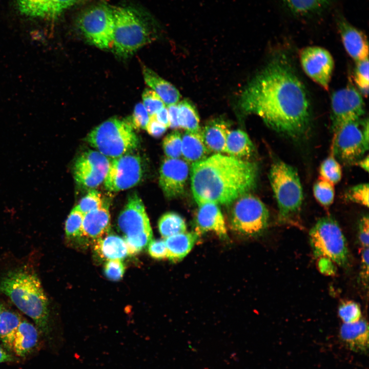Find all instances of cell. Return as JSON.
Returning a JSON list of instances; mask_svg holds the SVG:
<instances>
[{
  "label": "cell",
  "instance_id": "21",
  "mask_svg": "<svg viewBox=\"0 0 369 369\" xmlns=\"http://www.w3.org/2000/svg\"><path fill=\"white\" fill-rule=\"evenodd\" d=\"M228 124L221 118L209 121L201 130L204 143L210 152L225 153L226 140L229 131Z\"/></svg>",
  "mask_w": 369,
  "mask_h": 369
},
{
  "label": "cell",
  "instance_id": "25",
  "mask_svg": "<svg viewBox=\"0 0 369 369\" xmlns=\"http://www.w3.org/2000/svg\"><path fill=\"white\" fill-rule=\"evenodd\" d=\"M142 72L146 84L161 98L166 105L176 104L179 101L180 94L173 85L148 68L144 67Z\"/></svg>",
  "mask_w": 369,
  "mask_h": 369
},
{
  "label": "cell",
  "instance_id": "29",
  "mask_svg": "<svg viewBox=\"0 0 369 369\" xmlns=\"http://www.w3.org/2000/svg\"><path fill=\"white\" fill-rule=\"evenodd\" d=\"M288 10L298 17H308L326 8L333 0H282Z\"/></svg>",
  "mask_w": 369,
  "mask_h": 369
},
{
  "label": "cell",
  "instance_id": "33",
  "mask_svg": "<svg viewBox=\"0 0 369 369\" xmlns=\"http://www.w3.org/2000/svg\"><path fill=\"white\" fill-rule=\"evenodd\" d=\"M319 172L321 178L333 184L340 181L342 177V169L333 152L322 162Z\"/></svg>",
  "mask_w": 369,
  "mask_h": 369
},
{
  "label": "cell",
  "instance_id": "18",
  "mask_svg": "<svg viewBox=\"0 0 369 369\" xmlns=\"http://www.w3.org/2000/svg\"><path fill=\"white\" fill-rule=\"evenodd\" d=\"M79 0H16L20 12L29 16L55 19Z\"/></svg>",
  "mask_w": 369,
  "mask_h": 369
},
{
  "label": "cell",
  "instance_id": "2",
  "mask_svg": "<svg viewBox=\"0 0 369 369\" xmlns=\"http://www.w3.org/2000/svg\"><path fill=\"white\" fill-rule=\"evenodd\" d=\"M191 187L198 206L228 204L253 189L258 176L256 163L222 154H214L192 163Z\"/></svg>",
  "mask_w": 369,
  "mask_h": 369
},
{
  "label": "cell",
  "instance_id": "50",
  "mask_svg": "<svg viewBox=\"0 0 369 369\" xmlns=\"http://www.w3.org/2000/svg\"><path fill=\"white\" fill-rule=\"evenodd\" d=\"M368 156L361 158L355 164H357L360 168L366 172L368 171Z\"/></svg>",
  "mask_w": 369,
  "mask_h": 369
},
{
  "label": "cell",
  "instance_id": "23",
  "mask_svg": "<svg viewBox=\"0 0 369 369\" xmlns=\"http://www.w3.org/2000/svg\"><path fill=\"white\" fill-rule=\"evenodd\" d=\"M340 332L341 339L352 350L365 351L368 348V326L365 320L343 323Z\"/></svg>",
  "mask_w": 369,
  "mask_h": 369
},
{
  "label": "cell",
  "instance_id": "3",
  "mask_svg": "<svg viewBox=\"0 0 369 369\" xmlns=\"http://www.w3.org/2000/svg\"><path fill=\"white\" fill-rule=\"evenodd\" d=\"M0 293L30 317L40 332L48 333V299L34 273L23 269L8 272L0 278Z\"/></svg>",
  "mask_w": 369,
  "mask_h": 369
},
{
  "label": "cell",
  "instance_id": "36",
  "mask_svg": "<svg viewBox=\"0 0 369 369\" xmlns=\"http://www.w3.org/2000/svg\"><path fill=\"white\" fill-rule=\"evenodd\" d=\"M182 135L178 131H174L165 137L162 146L167 157L179 158L181 156Z\"/></svg>",
  "mask_w": 369,
  "mask_h": 369
},
{
  "label": "cell",
  "instance_id": "37",
  "mask_svg": "<svg viewBox=\"0 0 369 369\" xmlns=\"http://www.w3.org/2000/svg\"><path fill=\"white\" fill-rule=\"evenodd\" d=\"M354 79L361 94L367 97L368 93V58L356 62Z\"/></svg>",
  "mask_w": 369,
  "mask_h": 369
},
{
  "label": "cell",
  "instance_id": "48",
  "mask_svg": "<svg viewBox=\"0 0 369 369\" xmlns=\"http://www.w3.org/2000/svg\"><path fill=\"white\" fill-rule=\"evenodd\" d=\"M167 106L170 119V127L174 129L180 128L178 118V105L176 104Z\"/></svg>",
  "mask_w": 369,
  "mask_h": 369
},
{
  "label": "cell",
  "instance_id": "14",
  "mask_svg": "<svg viewBox=\"0 0 369 369\" xmlns=\"http://www.w3.org/2000/svg\"><path fill=\"white\" fill-rule=\"evenodd\" d=\"M300 60L306 74L327 90L334 67V61L329 51L319 46L306 47L300 51Z\"/></svg>",
  "mask_w": 369,
  "mask_h": 369
},
{
  "label": "cell",
  "instance_id": "10",
  "mask_svg": "<svg viewBox=\"0 0 369 369\" xmlns=\"http://www.w3.org/2000/svg\"><path fill=\"white\" fill-rule=\"evenodd\" d=\"M231 215L232 228L247 235H255L267 227L269 212L258 197L247 193L235 200Z\"/></svg>",
  "mask_w": 369,
  "mask_h": 369
},
{
  "label": "cell",
  "instance_id": "44",
  "mask_svg": "<svg viewBox=\"0 0 369 369\" xmlns=\"http://www.w3.org/2000/svg\"><path fill=\"white\" fill-rule=\"evenodd\" d=\"M148 252L155 259L167 258L168 250L165 240H152L148 244Z\"/></svg>",
  "mask_w": 369,
  "mask_h": 369
},
{
  "label": "cell",
  "instance_id": "40",
  "mask_svg": "<svg viewBox=\"0 0 369 369\" xmlns=\"http://www.w3.org/2000/svg\"><path fill=\"white\" fill-rule=\"evenodd\" d=\"M103 201L100 193L92 189L83 197L77 207L84 214L99 209L103 206Z\"/></svg>",
  "mask_w": 369,
  "mask_h": 369
},
{
  "label": "cell",
  "instance_id": "35",
  "mask_svg": "<svg viewBox=\"0 0 369 369\" xmlns=\"http://www.w3.org/2000/svg\"><path fill=\"white\" fill-rule=\"evenodd\" d=\"M316 199L322 206L328 207L333 202L335 196L334 185L320 177L313 187Z\"/></svg>",
  "mask_w": 369,
  "mask_h": 369
},
{
  "label": "cell",
  "instance_id": "22",
  "mask_svg": "<svg viewBox=\"0 0 369 369\" xmlns=\"http://www.w3.org/2000/svg\"><path fill=\"white\" fill-rule=\"evenodd\" d=\"M38 340L36 327L23 319L14 335L11 351L18 356H26L35 347Z\"/></svg>",
  "mask_w": 369,
  "mask_h": 369
},
{
  "label": "cell",
  "instance_id": "11",
  "mask_svg": "<svg viewBox=\"0 0 369 369\" xmlns=\"http://www.w3.org/2000/svg\"><path fill=\"white\" fill-rule=\"evenodd\" d=\"M143 173L142 160L138 155L128 153L111 159L104 181L105 188L110 192L132 188L141 181Z\"/></svg>",
  "mask_w": 369,
  "mask_h": 369
},
{
  "label": "cell",
  "instance_id": "52",
  "mask_svg": "<svg viewBox=\"0 0 369 369\" xmlns=\"http://www.w3.org/2000/svg\"><path fill=\"white\" fill-rule=\"evenodd\" d=\"M2 310H3V307H2V305L0 304V317H1L2 312Z\"/></svg>",
  "mask_w": 369,
  "mask_h": 369
},
{
  "label": "cell",
  "instance_id": "17",
  "mask_svg": "<svg viewBox=\"0 0 369 369\" xmlns=\"http://www.w3.org/2000/svg\"><path fill=\"white\" fill-rule=\"evenodd\" d=\"M336 24L344 47L356 62L368 58V43L365 34L342 15L336 17Z\"/></svg>",
  "mask_w": 369,
  "mask_h": 369
},
{
  "label": "cell",
  "instance_id": "39",
  "mask_svg": "<svg viewBox=\"0 0 369 369\" xmlns=\"http://www.w3.org/2000/svg\"><path fill=\"white\" fill-rule=\"evenodd\" d=\"M338 314L343 323H352L359 321L361 312L359 305L352 301L342 303L339 308Z\"/></svg>",
  "mask_w": 369,
  "mask_h": 369
},
{
  "label": "cell",
  "instance_id": "30",
  "mask_svg": "<svg viewBox=\"0 0 369 369\" xmlns=\"http://www.w3.org/2000/svg\"><path fill=\"white\" fill-rule=\"evenodd\" d=\"M23 319L18 314L3 308L0 317V339L9 350H11L14 335Z\"/></svg>",
  "mask_w": 369,
  "mask_h": 369
},
{
  "label": "cell",
  "instance_id": "1",
  "mask_svg": "<svg viewBox=\"0 0 369 369\" xmlns=\"http://www.w3.org/2000/svg\"><path fill=\"white\" fill-rule=\"evenodd\" d=\"M239 105L275 131L291 138L310 128L311 111L305 88L284 57L273 59L246 86Z\"/></svg>",
  "mask_w": 369,
  "mask_h": 369
},
{
  "label": "cell",
  "instance_id": "28",
  "mask_svg": "<svg viewBox=\"0 0 369 369\" xmlns=\"http://www.w3.org/2000/svg\"><path fill=\"white\" fill-rule=\"evenodd\" d=\"M254 146L248 135L240 129L229 130L226 140L225 153L229 156L245 159L254 152Z\"/></svg>",
  "mask_w": 369,
  "mask_h": 369
},
{
  "label": "cell",
  "instance_id": "9",
  "mask_svg": "<svg viewBox=\"0 0 369 369\" xmlns=\"http://www.w3.org/2000/svg\"><path fill=\"white\" fill-rule=\"evenodd\" d=\"M77 25L86 39L100 49L112 47L113 8L99 4L90 7L80 14Z\"/></svg>",
  "mask_w": 369,
  "mask_h": 369
},
{
  "label": "cell",
  "instance_id": "12",
  "mask_svg": "<svg viewBox=\"0 0 369 369\" xmlns=\"http://www.w3.org/2000/svg\"><path fill=\"white\" fill-rule=\"evenodd\" d=\"M111 159L96 150L83 153L75 160L73 174L77 184L87 188H95L104 182Z\"/></svg>",
  "mask_w": 369,
  "mask_h": 369
},
{
  "label": "cell",
  "instance_id": "34",
  "mask_svg": "<svg viewBox=\"0 0 369 369\" xmlns=\"http://www.w3.org/2000/svg\"><path fill=\"white\" fill-rule=\"evenodd\" d=\"M84 214L75 206L68 215L65 222V234L68 239L80 238L83 234Z\"/></svg>",
  "mask_w": 369,
  "mask_h": 369
},
{
  "label": "cell",
  "instance_id": "51",
  "mask_svg": "<svg viewBox=\"0 0 369 369\" xmlns=\"http://www.w3.org/2000/svg\"><path fill=\"white\" fill-rule=\"evenodd\" d=\"M13 358L12 356L0 347V363L12 361Z\"/></svg>",
  "mask_w": 369,
  "mask_h": 369
},
{
  "label": "cell",
  "instance_id": "47",
  "mask_svg": "<svg viewBox=\"0 0 369 369\" xmlns=\"http://www.w3.org/2000/svg\"><path fill=\"white\" fill-rule=\"evenodd\" d=\"M368 248H362L361 252V277L362 282L367 283L368 278Z\"/></svg>",
  "mask_w": 369,
  "mask_h": 369
},
{
  "label": "cell",
  "instance_id": "38",
  "mask_svg": "<svg viewBox=\"0 0 369 369\" xmlns=\"http://www.w3.org/2000/svg\"><path fill=\"white\" fill-rule=\"evenodd\" d=\"M345 199L364 207H368V184L362 183L350 188L345 192Z\"/></svg>",
  "mask_w": 369,
  "mask_h": 369
},
{
  "label": "cell",
  "instance_id": "7",
  "mask_svg": "<svg viewBox=\"0 0 369 369\" xmlns=\"http://www.w3.org/2000/svg\"><path fill=\"white\" fill-rule=\"evenodd\" d=\"M310 241L316 257L327 258L344 266L348 262L346 240L338 222L326 216L319 219L309 233Z\"/></svg>",
  "mask_w": 369,
  "mask_h": 369
},
{
  "label": "cell",
  "instance_id": "42",
  "mask_svg": "<svg viewBox=\"0 0 369 369\" xmlns=\"http://www.w3.org/2000/svg\"><path fill=\"white\" fill-rule=\"evenodd\" d=\"M149 117L150 115L144 105L141 103H138L134 108L133 114L129 122L133 129L146 130Z\"/></svg>",
  "mask_w": 369,
  "mask_h": 369
},
{
  "label": "cell",
  "instance_id": "26",
  "mask_svg": "<svg viewBox=\"0 0 369 369\" xmlns=\"http://www.w3.org/2000/svg\"><path fill=\"white\" fill-rule=\"evenodd\" d=\"M209 152L204 143L201 129L186 131L182 136L181 156L188 163L192 164L205 159Z\"/></svg>",
  "mask_w": 369,
  "mask_h": 369
},
{
  "label": "cell",
  "instance_id": "4",
  "mask_svg": "<svg viewBox=\"0 0 369 369\" xmlns=\"http://www.w3.org/2000/svg\"><path fill=\"white\" fill-rule=\"evenodd\" d=\"M269 178L280 221L293 222L300 213L303 198L297 170L282 160H275L271 165Z\"/></svg>",
  "mask_w": 369,
  "mask_h": 369
},
{
  "label": "cell",
  "instance_id": "43",
  "mask_svg": "<svg viewBox=\"0 0 369 369\" xmlns=\"http://www.w3.org/2000/svg\"><path fill=\"white\" fill-rule=\"evenodd\" d=\"M124 272L125 267L121 260H109L105 263L104 272L106 277L110 280H119L122 277Z\"/></svg>",
  "mask_w": 369,
  "mask_h": 369
},
{
  "label": "cell",
  "instance_id": "16",
  "mask_svg": "<svg viewBox=\"0 0 369 369\" xmlns=\"http://www.w3.org/2000/svg\"><path fill=\"white\" fill-rule=\"evenodd\" d=\"M190 168L188 163L180 158H166L159 171V184L168 198L182 195L185 190Z\"/></svg>",
  "mask_w": 369,
  "mask_h": 369
},
{
  "label": "cell",
  "instance_id": "19",
  "mask_svg": "<svg viewBox=\"0 0 369 369\" xmlns=\"http://www.w3.org/2000/svg\"><path fill=\"white\" fill-rule=\"evenodd\" d=\"M208 231H212L221 238L227 236L222 214L218 206L212 203L199 206L196 217L195 232L200 235Z\"/></svg>",
  "mask_w": 369,
  "mask_h": 369
},
{
  "label": "cell",
  "instance_id": "45",
  "mask_svg": "<svg viewBox=\"0 0 369 369\" xmlns=\"http://www.w3.org/2000/svg\"><path fill=\"white\" fill-rule=\"evenodd\" d=\"M358 239L362 248H368L369 220L368 215L360 219L358 225Z\"/></svg>",
  "mask_w": 369,
  "mask_h": 369
},
{
  "label": "cell",
  "instance_id": "6",
  "mask_svg": "<svg viewBox=\"0 0 369 369\" xmlns=\"http://www.w3.org/2000/svg\"><path fill=\"white\" fill-rule=\"evenodd\" d=\"M113 13L112 47L117 55L126 58L150 40V28L145 19L132 8H113Z\"/></svg>",
  "mask_w": 369,
  "mask_h": 369
},
{
  "label": "cell",
  "instance_id": "5",
  "mask_svg": "<svg viewBox=\"0 0 369 369\" xmlns=\"http://www.w3.org/2000/svg\"><path fill=\"white\" fill-rule=\"evenodd\" d=\"M86 140L110 159L130 153L139 144L130 124L117 118L109 119L99 125L87 135Z\"/></svg>",
  "mask_w": 369,
  "mask_h": 369
},
{
  "label": "cell",
  "instance_id": "24",
  "mask_svg": "<svg viewBox=\"0 0 369 369\" xmlns=\"http://www.w3.org/2000/svg\"><path fill=\"white\" fill-rule=\"evenodd\" d=\"M94 250L100 258L107 260H121L128 254L125 239L107 233L94 241Z\"/></svg>",
  "mask_w": 369,
  "mask_h": 369
},
{
  "label": "cell",
  "instance_id": "31",
  "mask_svg": "<svg viewBox=\"0 0 369 369\" xmlns=\"http://www.w3.org/2000/svg\"><path fill=\"white\" fill-rule=\"evenodd\" d=\"M179 124L180 128L186 131L196 132L201 130L199 117L195 107L187 99L178 104Z\"/></svg>",
  "mask_w": 369,
  "mask_h": 369
},
{
  "label": "cell",
  "instance_id": "32",
  "mask_svg": "<svg viewBox=\"0 0 369 369\" xmlns=\"http://www.w3.org/2000/svg\"><path fill=\"white\" fill-rule=\"evenodd\" d=\"M158 225L159 231L164 239L186 232L187 230L184 219L179 215L173 212L163 214L159 219Z\"/></svg>",
  "mask_w": 369,
  "mask_h": 369
},
{
  "label": "cell",
  "instance_id": "49",
  "mask_svg": "<svg viewBox=\"0 0 369 369\" xmlns=\"http://www.w3.org/2000/svg\"><path fill=\"white\" fill-rule=\"evenodd\" d=\"M156 119L167 128L170 127V119L168 111L166 107L162 108L154 115Z\"/></svg>",
  "mask_w": 369,
  "mask_h": 369
},
{
  "label": "cell",
  "instance_id": "41",
  "mask_svg": "<svg viewBox=\"0 0 369 369\" xmlns=\"http://www.w3.org/2000/svg\"><path fill=\"white\" fill-rule=\"evenodd\" d=\"M143 105L150 116L166 106L161 98L152 89H146L142 95Z\"/></svg>",
  "mask_w": 369,
  "mask_h": 369
},
{
  "label": "cell",
  "instance_id": "13",
  "mask_svg": "<svg viewBox=\"0 0 369 369\" xmlns=\"http://www.w3.org/2000/svg\"><path fill=\"white\" fill-rule=\"evenodd\" d=\"M332 130L345 123L360 119L364 114L362 95L347 86L335 91L331 97Z\"/></svg>",
  "mask_w": 369,
  "mask_h": 369
},
{
  "label": "cell",
  "instance_id": "20",
  "mask_svg": "<svg viewBox=\"0 0 369 369\" xmlns=\"http://www.w3.org/2000/svg\"><path fill=\"white\" fill-rule=\"evenodd\" d=\"M110 223V215L108 207L103 205L99 209L84 214L82 237L94 241L108 233Z\"/></svg>",
  "mask_w": 369,
  "mask_h": 369
},
{
  "label": "cell",
  "instance_id": "8",
  "mask_svg": "<svg viewBox=\"0 0 369 369\" xmlns=\"http://www.w3.org/2000/svg\"><path fill=\"white\" fill-rule=\"evenodd\" d=\"M332 130V152L343 164H355L368 150L367 119L351 121Z\"/></svg>",
  "mask_w": 369,
  "mask_h": 369
},
{
  "label": "cell",
  "instance_id": "46",
  "mask_svg": "<svg viewBox=\"0 0 369 369\" xmlns=\"http://www.w3.org/2000/svg\"><path fill=\"white\" fill-rule=\"evenodd\" d=\"M167 129L156 119L154 115L150 116L146 130L150 135L155 137H160L166 131Z\"/></svg>",
  "mask_w": 369,
  "mask_h": 369
},
{
  "label": "cell",
  "instance_id": "15",
  "mask_svg": "<svg viewBox=\"0 0 369 369\" xmlns=\"http://www.w3.org/2000/svg\"><path fill=\"white\" fill-rule=\"evenodd\" d=\"M117 224L125 238L152 234L145 206L136 194L129 197L127 204L118 216Z\"/></svg>",
  "mask_w": 369,
  "mask_h": 369
},
{
  "label": "cell",
  "instance_id": "27",
  "mask_svg": "<svg viewBox=\"0 0 369 369\" xmlns=\"http://www.w3.org/2000/svg\"><path fill=\"white\" fill-rule=\"evenodd\" d=\"M199 235L194 232H183L165 239L167 258L173 261L183 259L192 250Z\"/></svg>",
  "mask_w": 369,
  "mask_h": 369
}]
</instances>
